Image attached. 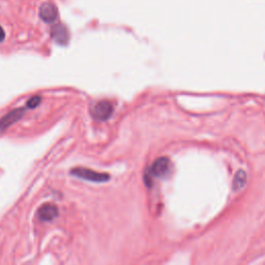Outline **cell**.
I'll return each instance as SVG.
<instances>
[{
	"instance_id": "6da1fadb",
	"label": "cell",
	"mask_w": 265,
	"mask_h": 265,
	"mask_svg": "<svg viewBox=\"0 0 265 265\" xmlns=\"http://www.w3.org/2000/svg\"><path fill=\"white\" fill-rule=\"evenodd\" d=\"M71 174L76 177L93 182H105L110 179V175L108 173H101L86 168H75L71 171Z\"/></svg>"
},
{
	"instance_id": "7a4b0ae2",
	"label": "cell",
	"mask_w": 265,
	"mask_h": 265,
	"mask_svg": "<svg viewBox=\"0 0 265 265\" xmlns=\"http://www.w3.org/2000/svg\"><path fill=\"white\" fill-rule=\"evenodd\" d=\"M113 113V106L108 101H101L97 103L90 110L91 116L99 121H104L110 118Z\"/></svg>"
},
{
	"instance_id": "3957f363",
	"label": "cell",
	"mask_w": 265,
	"mask_h": 265,
	"mask_svg": "<svg viewBox=\"0 0 265 265\" xmlns=\"http://www.w3.org/2000/svg\"><path fill=\"white\" fill-rule=\"evenodd\" d=\"M171 162L168 158L162 157L155 161L150 168V175L158 178H164L170 174Z\"/></svg>"
},
{
	"instance_id": "277c9868",
	"label": "cell",
	"mask_w": 265,
	"mask_h": 265,
	"mask_svg": "<svg viewBox=\"0 0 265 265\" xmlns=\"http://www.w3.org/2000/svg\"><path fill=\"white\" fill-rule=\"evenodd\" d=\"M25 112H26L25 108H18L8 113L6 116H4L2 119H0V130H6L15 122L20 120L25 114Z\"/></svg>"
},
{
	"instance_id": "5b68a950",
	"label": "cell",
	"mask_w": 265,
	"mask_h": 265,
	"mask_svg": "<svg viewBox=\"0 0 265 265\" xmlns=\"http://www.w3.org/2000/svg\"><path fill=\"white\" fill-rule=\"evenodd\" d=\"M40 17L46 23H54L58 18V10L53 4H44L40 8Z\"/></svg>"
},
{
	"instance_id": "8992f818",
	"label": "cell",
	"mask_w": 265,
	"mask_h": 265,
	"mask_svg": "<svg viewBox=\"0 0 265 265\" xmlns=\"http://www.w3.org/2000/svg\"><path fill=\"white\" fill-rule=\"evenodd\" d=\"M51 34L53 40L59 44V45H66L69 42L70 39V34H69V30L64 25L62 24H56L52 27L51 30Z\"/></svg>"
},
{
	"instance_id": "52a82bcc",
	"label": "cell",
	"mask_w": 265,
	"mask_h": 265,
	"mask_svg": "<svg viewBox=\"0 0 265 265\" xmlns=\"http://www.w3.org/2000/svg\"><path fill=\"white\" fill-rule=\"evenodd\" d=\"M58 216V210L55 205L47 203L41 206V209L37 212V217L41 221L49 222L54 220Z\"/></svg>"
},
{
	"instance_id": "ba28073f",
	"label": "cell",
	"mask_w": 265,
	"mask_h": 265,
	"mask_svg": "<svg viewBox=\"0 0 265 265\" xmlns=\"http://www.w3.org/2000/svg\"><path fill=\"white\" fill-rule=\"evenodd\" d=\"M247 182V174L243 170H239L235 177H234V182H233V188L235 191L237 190H240L241 187H243V185L245 184Z\"/></svg>"
},
{
	"instance_id": "9c48e42d",
	"label": "cell",
	"mask_w": 265,
	"mask_h": 265,
	"mask_svg": "<svg viewBox=\"0 0 265 265\" xmlns=\"http://www.w3.org/2000/svg\"><path fill=\"white\" fill-rule=\"evenodd\" d=\"M40 103H41V97L35 96V97L31 98V99L27 102V105H26V106H27V108L33 109V108H35Z\"/></svg>"
},
{
	"instance_id": "30bf717a",
	"label": "cell",
	"mask_w": 265,
	"mask_h": 265,
	"mask_svg": "<svg viewBox=\"0 0 265 265\" xmlns=\"http://www.w3.org/2000/svg\"><path fill=\"white\" fill-rule=\"evenodd\" d=\"M5 39H6V32H5L4 28H3L2 26H0V43L4 42Z\"/></svg>"
}]
</instances>
